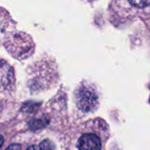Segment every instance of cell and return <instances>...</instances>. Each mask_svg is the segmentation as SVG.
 I'll return each mask as SVG.
<instances>
[{
    "mask_svg": "<svg viewBox=\"0 0 150 150\" xmlns=\"http://www.w3.org/2000/svg\"><path fill=\"white\" fill-rule=\"evenodd\" d=\"M129 3L135 5V6H137V7H141V8L145 7V6L150 4V1H146V2L145 1H130Z\"/></svg>",
    "mask_w": 150,
    "mask_h": 150,
    "instance_id": "5",
    "label": "cell"
},
{
    "mask_svg": "<svg viewBox=\"0 0 150 150\" xmlns=\"http://www.w3.org/2000/svg\"><path fill=\"white\" fill-rule=\"evenodd\" d=\"M40 150H55V146L54 142L50 140H44L39 145Z\"/></svg>",
    "mask_w": 150,
    "mask_h": 150,
    "instance_id": "4",
    "label": "cell"
},
{
    "mask_svg": "<svg viewBox=\"0 0 150 150\" xmlns=\"http://www.w3.org/2000/svg\"><path fill=\"white\" fill-rule=\"evenodd\" d=\"M5 150H19V145H18V144L11 145L9 148H7Z\"/></svg>",
    "mask_w": 150,
    "mask_h": 150,
    "instance_id": "6",
    "label": "cell"
},
{
    "mask_svg": "<svg viewBox=\"0 0 150 150\" xmlns=\"http://www.w3.org/2000/svg\"><path fill=\"white\" fill-rule=\"evenodd\" d=\"M79 150H101V141L94 134H83L77 144Z\"/></svg>",
    "mask_w": 150,
    "mask_h": 150,
    "instance_id": "2",
    "label": "cell"
},
{
    "mask_svg": "<svg viewBox=\"0 0 150 150\" xmlns=\"http://www.w3.org/2000/svg\"><path fill=\"white\" fill-rule=\"evenodd\" d=\"M48 124V119L47 118H40V119H33L29 123V128L32 130H38L45 127Z\"/></svg>",
    "mask_w": 150,
    "mask_h": 150,
    "instance_id": "3",
    "label": "cell"
},
{
    "mask_svg": "<svg viewBox=\"0 0 150 150\" xmlns=\"http://www.w3.org/2000/svg\"><path fill=\"white\" fill-rule=\"evenodd\" d=\"M76 101L78 108L84 112H91L98 105V96L91 84H81L76 91Z\"/></svg>",
    "mask_w": 150,
    "mask_h": 150,
    "instance_id": "1",
    "label": "cell"
},
{
    "mask_svg": "<svg viewBox=\"0 0 150 150\" xmlns=\"http://www.w3.org/2000/svg\"><path fill=\"white\" fill-rule=\"evenodd\" d=\"M3 144H4V138L2 135H0V148L3 146Z\"/></svg>",
    "mask_w": 150,
    "mask_h": 150,
    "instance_id": "8",
    "label": "cell"
},
{
    "mask_svg": "<svg viewBox=\"0 0 150 150\" xmlns=\"http://www.w3.org/2000/svg\"><path fill=\"white\" fill-rule=\"evenodd\" d=\"M2 112V105H1V103H0V112Z\"/></svg>",
    "mask_w": 150,
    "mask_h": 150,
    "instance_id": "9",
    "label": "cell"
},
{
    "mask_svg": "<svg viewBox=\"0 0 150 150\" xmlns=\"http://www.w3.org/2000/svg\"><path fill=\"white\" fill-rule=\"evenodd\" d=\"M26 150H40V149L39 148V146H35V145H32L30 146Z\"/></svg>",
    "mask_w": 150,
    "mask_h": 150,
    "instance_id": "7",
    "label": "cell"
}]
</instances>
